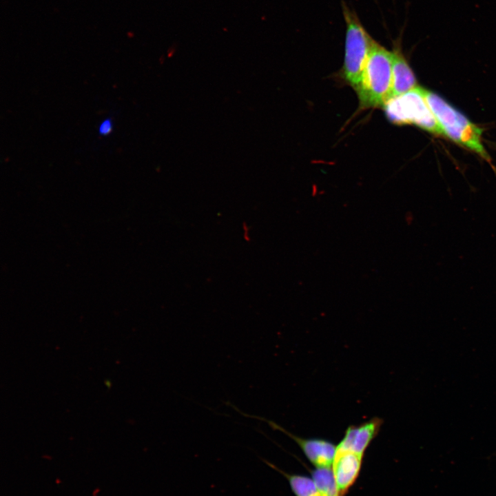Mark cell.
<instances>
[{
  "label": "cell",
  "mask_w": 496,
  "mask_h": 496,
  "mask_svg": "<svg viewBox=\"0 0 496 496\" xmlns=\"http://www.w3.org/2000/svg\"><path fill=\"white\" fill-rule=\"evenodd\" d=\"M362 456L351 451L336 450L332 471L340 496H343L356 479Z\"/></svg>",
  "instance_id": "8992f818"
},
{
  "label": "cell",
  "mask_w": 496,
  "mask_h": 496,
  "mask_svg": "<svg viewBox=\"0 0 496 496\" xmlns=\"http://www.w3.org/2000/svg\"><path fill=\"white\" fill-rule=\"evenodd\" d=\"M383 109L388 119L395 124H413L431 133L444 135L426 101L424 89L420 86L390 99Z\"/></svg>",
  "instance_id": "277c9868"
},
{
  "label": "cell",
  "mask_w": 496,
  "mask_h": 496,
  "mask_svg": "<svg viewBox=\"0 0 496 496\" xmlns=\"http://www.w3.org/2000/svg\"><path fill=\"white\" fill-rule=\"evenodd\" d=\"M312 477L322 496H340L332 468H318Z\"/></svg>",
  "instance_id": "30bf717a"
},
{
  "label": "cell",
  "mask_w": 496,
  "mask_h": 496,
  "mask_svg": "<svg viewBox=\"0 0 496 496\" xmlns=\"http://www.w3.org/2000/svg\"><path fill=\"white\" fill-rule=\"evenodd\" d=\"M424 96L444 136L475 152L486 161H490L482 143L481 128L437 94L424 90Z\"/></svg>",
  "instance_id": "7a4b0ae2"
},
{
  "label": "cell",
  "mask_w": 496,
  "mask_h": 496,
  "mask_svg": "<svg viewBox=\"0 0 496 496\" xmlns=\"http://www.w3.org/2000/svg\"><path fill=\"white\" fill-rule=\"evenodd\" d=\"M392 53V89L391 98L403 94L418 86L415 76L401 48V39L393 42Z\"/></svg>",
  "instance_id": "ba28073f"
},
{
  "label": "cell",
  "mask_w": 496,
  "mask_h": 496,
  "mask_svg": "<svg viewBox=\"0 0 496 496\" xmlns=\"http://www.w3.org/2000/svg\"><path fill=\"white\" fill-rule=\"evenodd\" d=\"M112 123L109 118L104 120L99 125V132L101 135H107L112 132Z\"/></svg>",
  "instance_id": "8fae6325"
},
{
  "label": "cell",
  "mask_w": 496,
  "mask_h": 496,
  "mask_svg": "<svg viewBox=\"0 0 496 496\" xmlns=\"http://www.w3.org/2000/svg\"><path fill=\"white\" fill-rule=\"evenodd\" d=\"M382 420L373 418L359 426H349L337 450L351 451L363 455L370 442L378 433Z\"/></svg>",
  "instance_id": "52a82bcc"
},
{
  "label": "cell",
  "mask_w": 496,
  "mask_h": 496,
  "mask_svg": "<svg viewBox=\"0 0 496 496\" xmlns=\"http://www.w3.org/2000/svg\"><path fill=\"white\" fill-rule=\"evenodd\" d=\"M346 23L343 78L356 90L360 83L369 54L375 41L361 23L356 13L341 0Z\"/></svg>",
  "instance_id": "3957f363"
},
{
  "label": "cell",
  "mask_w": 496,
  "mask_h": 496,
  "mask_svg": "<svg viewBox=\"0 0 496 496\" xmlns=\"http://www.w3.org/2000/svg\"><path fill=\"white\" fill-rule=\"evenodd\" d=\"M392 53L374 41L355 90L361 109L383 107L392 89Z\"/></svg>",
  "instance_id": "6da1fadb"
},
{
  "label": "cell",
  "mask_w": 496,
  "mask_h": 496,
  "mask_svg": "<svg viewBox=\"0 0 496 496\" xmlns=\"http://www.w3.org/2000/svg\"><path fill=\"white\" fill-rule=\"evenodd\" d=\"M263 461L271 468L278 471L287 479L296 496H322L313 479L302 475L286 473L271 463L266 460Z\"/></svg>",
  "instance_id": "9c48e42d"
},
{
  "label": "cell",
  "mask_w": 496,
  "mask_h": 496,
  "mask_svg": "<svg viewBox=\"0 0 496 496\" xmlns=\"http://www.w3.org/2000/svg\"><path fill=\"white\" fill-rule=\"evenodd\" d=\"M233 408L241 415L265 422L273 429L280 431L290 437L298 444L308 459L317 467V468H331L332 466L337 446L331 442L321 439H304L299 437L288 432L284 428L271 420L260 416L246 414L240 411L235 406H234Z\"/></svg>",
  "instance_id": "5b68a950"
}]
</instances>
